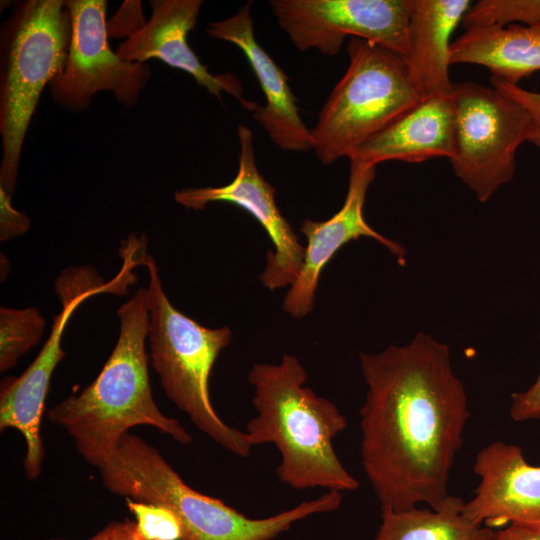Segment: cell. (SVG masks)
Returning a JSON list of instances; mask_svg holds the SVG:
<instances>
[{
	"label": "cell",
	"mask_w": 540,
	"mask_h": 540,
	"mask_svg": "<svg viewBox=\"0 0 540 540\" xmlns=\"http://www.w3.org/2000/svg\"><path fill=\"white\" fill-rule=\"evenodd\" d=\"M361 463L381 510L442 508L470 416L449 347L419 332L406 345L360 353Z\"/></svg>",
	"instance_id": "1"
},
{
	"label": "cell",
	"mask_w": 540,
	"mask_h": 540,
	"mask_svg": "<svg viewBox=\"0 0 540 540\" xmlns=\"http://www.w3.org/2000/svg\"><path fill=\"white\" fill-rule=\"evenodd\" d=\"M117 315L119 336L98 376L47 412L48 420L63 428L78 453L96 468L135 426H151L183 445L192 442L191 434L177 419L162 413L152 395L146 288H139Z\"/></svg>",
	"instance_id": "2"
},
{
	"label": "cell",
	"mask_w": 540,
	"mask_h": 540,
	"mask_svg": "<svg viewBox=\"0 0 540 540\" xmlns=\"http://www.w3.org/2000/svg\"><path fill=\"white\" fill-rule=\"evenodd\" d=\"M248 380L255 388L257 414L245 432L253 447H277V475L283 483L296 490L321 487L341 493L360 487L333 446L347 419L333 402L305 386L307 373L296 356L284 354L279 364H255Z\"/></svg>",
	"instance_id": "3"
},
{
	"label": "cell",
	"mask_w": 540,
	"mask_h": 540,
	"mask_svg": "<svg viewBox=\"0 0 540 540\" xmlns=\"http://www.w3.org/2000/svg\"><path fill=\"white\" fill-rule=\"evenodd\" d=\"M97 469L111 493L173 512L181 524L182 540H271L308 516L336 511L343 499L341 492L327 491L273 516L249 518L192 489L155 447L131 433L121 438Z\"/></svg>",
	"instance_id": "4"
},
{
	"label": "cell",
	"mask_w": 540,
	"mask_h": 540,
	"mask_svg": "<svg viewBox=\"0 0 540 540\" xmlns=\"http://www.w3.org/2000/svg\"><path fill=\"white\" fill-rule=\"evenodd\" d=\"M140 263L149 274L150 359L164 392L215 443L238 457H248L253 446L246 432L225 423L209 395V377L218 355L231 342L230 328H207L178 311L164 291L154 259L141 255Z\"/></svg>",
	"instance_id": "5"
},
{
	"label": "cell",
	"mask_w": 540,
	"mask_h": 540,
	"mask_svg": "<svg viewBox=\"0 0 540 540\" xmlns=\"http://www.w3.org/2000/svg\"><path fill=\"white\" fill-rule=\"evenodd\" d=\"M71 34L65 1L26 0L0 37V188L14 193L21 151L40 95L63 70Z\"/></svg>",
	"instance_id": "6"
},
{
	"label": "cell",
	"mask_w": 540,
	"mask_h": 540,
	"mask_svg": "<svg viewBox=\"0 0 540 540\" xmlns=\"http://www.w3.org/2000/svg\"><path fill=\"white\" fill-rule=\"evenodd\" d=\"M347 53V70L311 130L313 150L324 165L348 158L421 100L401 55L356 37Z\"/></svg>",
	"instance_id": "7"
},
{
	"label": "cell",
	"mask_w": 540,
	"mask_h": 540,
	"mask_svg": "<svg viewBox=\"0 0 540 540\" xmlns=\"http://www.w3.org/2000/svg\"><path fill=\"white\" fill-rule=\"evenodd\" d=\"M452 97L455 149L450 162L455 175L485 202L512 181L516 151L533 135L532 120L520 104L493 87L453 83Z\"/></svg>",
	"instance_id": "8"
},
{
	"label": "cell",
	"mask_w": 540,
	"mask_h": 540,
	"mask_svg": "<svg viewBox=\"0 0 540 540\" xmlns=\"http://www.w3.org/2000/svg\"><path fill=\"white\" fill-rule=\"evenodd\" d=\"M71 21L68 56L61 73L50 83V94L63 108L80 112L95 94L112 92L132 108L147 85L151 70L146 63L121 59L108 42L105 0L65 1Z\"/></svg>",
	"instance_id": "9"
},
{
	"label": "cell",
	"mask_w": 540,
	"mask_h": 540,
	"mask_svg": "<svg viewBox=\"0 0 540 540\" xmlns=\"http://www.w3.org/2000/svg\"><path fill=\"white\" fill-rule=\"evenodd\" d=\"M62 310L55 317L51 332L34 361L19 377H6L0 387V430H17L26 443L23 465L29 480L39 477L45 458L41 423L53 372L65 356L62 338L74 311L89 297L110 292L90 267L69 268L55 283Z\"/></svg>",
	"instance_id": "10"
},
{
	"label": "cell",
	"mask_w": 540,
	"mask_h": 540,
	"mask_svg": "<svg viewBox=\"0 0 540 540\" xmlns=\"http://www.w3.org/2000/svg\"><path fill=\"white\" fill-rule=\"evenodd\" d=\"M280 28L300 51L337 54L347 36L404 57L411 0H272Z\"/></svg>",
	"instance_id": "11"
},
{
	"label": "cell",
	"mask_w": 540,
	"mask_h": 540,
	"mask_svg": "<svg viewBox=\"0 0 540 540\" xmlns=\"http://www.w3.org/2000/svg\"><path fill=\"white\" fill-rule=\"evenodd\" d=\"M237 135L240 153L234 179L220 187L183 188L175 191L174 199L192 210H203L213 202H228L247 211L274 245V250L267 253L266 266L260 275L262 284L270 290L291 286L301 271L305 247L281 214L275 201V187L257 169L252 131L240 124Z\"/></svg>",
	"instance_id": "12"
},
{
	"label": "cell",
	"mask_w": 540,
	"mask_h": 540,
	"mask_svg": "<svg viewBox=\"0 0 540 540\" xmlns=\"http://www.w3.org/2000/svg\"><path fill=\"white\" fill-rule=\"evenodd\" d=\"M350 161L348 190L342 208L325 221L304 219L300 231L307 240L303 265L283 300V309L294 318L311 312L323 269L345 244L361 237L378 241L391 254L404 261L405 249L365 220L363 207L367 190L375 178L376 166Z\"/></svg>",
	"instance_id": "13"
},
{
	"label": "cell",
	"mask_w": 540,
	"mask_h": 540,
	"mask_svg": "<svg viewBox=\"0 0 540 540\" xmlns=\"http://www.w3.org/2000/svg\"><path fill=\"white\" fill-rule=\"evenodd\" d=\"M152 15L135 34L122 42L116 53L124 61L145 63L155 58L193 77L198 85L221 101L222 93L237 98L244 108L254 111L256 103L242 97L240 80L231 73L213 74L188 43L202 0H152Z\"/></svg>",
	"instance_id": "14"
},
{
	"label": "cell",
	"mask_w": 540,
	"mask_h": 540,
	"mask_svg": "<svg viewBox=\"0 0 540 540\" xmlns=\"http://www.w3.org/2000/svg\"><path fill=\"white\" fill-rule=\"evenodd\" d=\"M480 478L474 497L461 512L492 528L507 523L540 527V466L529 464L517 445L494 441L476 455Z\"/></svg>",
	"instance_id": "15"
},
{
	"label": "cell",
	"mask_w": 540,
	"mask_h": 540,
	"mask_svg": "<svg viewBox=\"0 0 540 540\" xmlns=\"http://www.w3.org/2000/svg\"><path fill=\"white\" fill-rule=\"evenodd\" d=\"M251 6L249 1L231 17L209 23L206 32L235 45L247 58L266 100L264 106L252 111L253 118L272 142L287 151L313 150L311 130L300 116L287 75L256 40Z\"/></svg>",
	"instance_id": "16"
},
{
	"label": "cell",
	"mask_w": 540,
	"mask_h": 540,
	"mask_svg": "<svg viewBox=\"0 0 540 540\" xmlns=\"http://www.w3.org/2000/svg\"><path fill=\"white\" fill-rule=\"evenodd\" d=\"M454 149L455 109L451 94L421 99L362 143L348 159L374 166L388 160L419 163L434 157L450 160Z\"/></svg>",
	"instance_id": "17"
},
{
	"label": "cell",
	"mask_w": 540,
	"mask_h": 540,
	"mask_svg": "<svg viewBox=\"0 0 540 540\" xmlns=\"http://www.w3.org/2000/svg\"><path fill=\"white\" fill-rule=\"evenodd\" d=\"M470 6L468 0H411L403 58L421 99L452 94L450 37Z\"/></svg>",
	"instance_id": "18"
},
{
	"label": "cell",
	"mask_w": 540,
	"mask_h": 540,
	"mask_svg": "<svg viewBox=\"0 0 540 540\" xmlns=\"http://www.w3.org/2000/svg\"><path fill=\"white\" fill-rule=\"evenodd\" d=\"M488 68L492 76L519 85L540 71V25L483 26L465 30L450 44V65Z\"/></svg>",
	"instance_id": "19"
},
{
	"label": "cell",
	"mask_w": 540,
	"mask_h": 540,
	"mask_svg": "<svg viewBox=\"0 0 540 540\" xmlns=\"http://www.w3.org/2000/svg\"><path fill=\"white\" fill-rule=\"evenodd\" d=\"M463 504L451 495L438 510H381L382 522L373 540H489L493 530L466 518Z\"/></svg>",
	"instance_id": "20"
},
{
	"label": "cell",
	"mask_w": 540,
	"mask_h": 540,
	"mask_svg": "<svg viewBox=\"0 0 540 540\" xmlns=\"http://www.w3.org/2000/svg\"><path fill=\"white\" fill-rule=\"evenodd\" d=\"M46 321L38 308H0V371L13 368L44 333Z\"/></svg>",
	"instance_id": "21"
},
{
	"label": "cell",
	"mask_w": 540,
	"mask_h": 540,
	"mask_svg": "<svg viewBox=\"0 0 540 540\" xmlns=\"http://www.w3.org/2000/svg\"><path fill=\"white\" fill-rule=\"evenodd\" d=\"M515 22L540 25V0H480L462 19L465 30L483 26H507Z\"/></svg>",
	"instance_id": "22"
},
{
	"label": "cell",
	"mask_w": 540,
	"mask_h": 540,
	"mask_svg": "<svg viewBox=\"0 0 540 540\" xmlns=\"http://www.w3.org/2000/svg\"><path fill=\"white\" fill-rule=\"evenodd\" d=\"M140 533L147 540H182L178 518L169 509L125 499Z\"/></svg>",
	"instance_id": "23"
},
{
	"label": "cell",
	"mask_w": 540,
	"mask_h": 540,
	"mask_svg": "<svg viewBox=\"0 0 540 540\" xmlns=\"http://www.w3.org/2000/svg\"><path fill=\"white\" fill-rule=\"evenodd\" d=\"M490 82L493 88L520 104L528 112L533 125L530 142L540 148V92L526 90L494 76H491Z\"/></svg>",
	"instance_id": "24"
},
{
	"label": "cell",
	"mask_w": 540,
	"mask_h": 540,
	"mask_svg": "<svg viewBox=\"0 0 540 540\" xmlns=\"http://www.w3.org/2000/svg\"><path fill=\"white\" fill-rule=\"evenodd\" d=\"M140 1H125L116 14L107 22L109 37L129 38L144 25Z\"/></svg>",
	"instance_id": "25"
},
{
	"label": "cell",
	"mask_w": 540,
	"mask_h": 540,
	"mask_svg": "<svg viewBox=\"0 0 540 540\" xmlns=\"http://www.w3.org/2000/svg\"><path fill=\"white\" fill-rule=\"evenodd\" d=\"M30 228V219L15 209L11 195L0 188V240L8 241L22 236Z\"/></svg>",
	"instance_id": "26"
},
{
	"label": "cell",
	"mask_w": 540,
	"mask_h": 540,
	"mask_svg": "<svg viewBox=\"0 0 540 540\" xmlns=\"http://www.w3.org/2000/svg\"><path fill=\"white\" fill-rule=\"evenodd\" d=\"M511 397L509 415L512 420H540V373L531 387L525 391L514 392Z\"/></svg>",
	"instance_id": "27"
},
{
	"label": "cell",
	"mask_w": 540,
	"mask_h": 540,
	"mask_svg": "<svg viewBox=\"0 0 540 540\" xmlns=\"http://www.w3.org/2000/svg\"><path fill=\"white\" fill-rule=\"evenodd\" d=\"M49 540H68L51 538ZM87 540H147L139 531L135 520L111 521Z\"/></svg>",
	"instance_id": "28"
},
{
	"label": "cell",
	"mask_w": 540,
	"mask_h": 540,
	"mask_svg": "<svg viewBox=\"0 0 540 540\" xmlns=\"http://www.w3.org/2000/svg\"><path fill=\"white\" fill-rule=\"evenodd\" d=\"M489 540H540V527L510 524L506 528L493 531Z\"/></svg>",
	"instance_id": "29"
}]
</instances>
